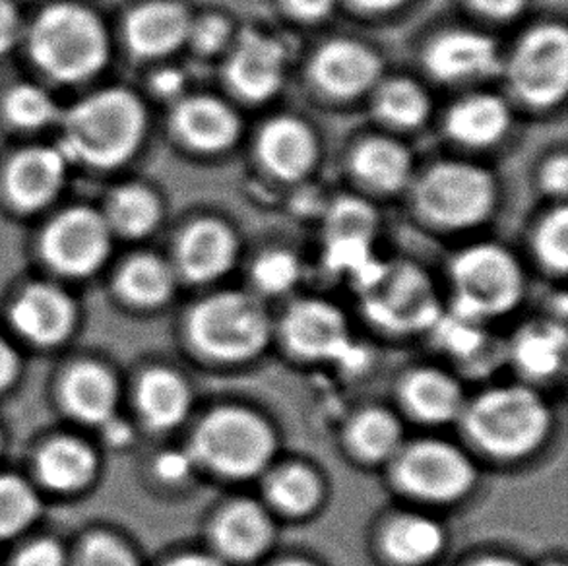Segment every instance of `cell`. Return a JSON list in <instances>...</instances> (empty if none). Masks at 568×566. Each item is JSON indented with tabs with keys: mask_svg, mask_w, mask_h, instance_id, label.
Here are the masks:
<instances>
[{
	"mask_svg": "<svg viewBox=\"0 0 568 566\" xmlns=\"http://www.w3.org/2000/svg\"><path fill=\"white\" fill-rule=\"evenodd\" d=\"M111 245L108 220L88 208L59 215L43 235L45 261L67 276H90L105 262Z\"/></svg>",
	"mask_w": 568,
	"mask_h": 566,
	"instance_id": "obj_11",
	"label": "cell"
},
{
	"mask_svg": "<svg viewBox=\"0 0 568 566\" xmlns=\"http://www.w3.org/2000/svg\"><path fill=\"white\" fill-rule=\"evenodd\" d=\"M454 309L487 321L507 313L523 297V272L513 254L497 245L466 249L453 264Z\"/></svg>",
	"mask_w": 568,
	"mask_h": 566,
	"instance_id": "obj_5",
	"label": "cell"
},
{
	"mask_svg": "<svg viewBox=\"0 0 568 566\" xmlns=\"http://www.w3.org/2000/svg\"><path fill=\"white\" fill-rule=\"evenodd\" d=\"M282 566H308L305 563H300V560H292V563H284Z\"/></svg>",
	"mask_w": 568,
	"mask_h": 566,
	"instance_id": "obj_56",
	"label": "cell"
},
{
	"mask_svg": "<svg viewBox=\"0 0 568 566\" xmlns=\"http://www.w3.org/2000/svg\"><path fill=\"white\" fill-rule=\"evenodd\" d=\"M510 115L499 98L489 93L458 101L446 119V131L462 144L489 145L507 132Z\"/></svg>",
	"mask_w": 568,
	"mask_h": 566,
	"instance_id": "obj_23",
	"label": "cell"
},
{
	"mask_svg": "<svg viewBox=\"0 0 568 566\" xmlns=\"http://www.w3.org/2000/svg\"><path fill=\"white\" fill-rule=\"evenodd\" d=\"M144 132L146 111L139 98L126 90H105L70 111L59 150L69 161L115 168L136 152Z\"/></svg>",
	"mask_w": 568,
	"mask_h": 566,
	"instance_id": "obj_1",
	"label": "cell"
},
{
	"mask_svg": "<svg viewBox=\"0 0 568 566\" xmlns=\"http://www.w3.org/2000/svg\"><path fill=\"white\" fill-rule=\"evenodd\" d=\"M541 183L547 191L557 196L567 194L568 189V160L567 155H557L551 161H547L546 169L541 173Z\"/></svg>",
	"mask_w": 568,
	"mask_h": 566,
	"instance_id": "obj_47",
	"label": "cell"
},
{
	"mask_svg": "<svg viewBox=\"0 0 568 566\" xmlns=\"http://www.w3.org/2000/svg\"><path fill=\"white\" fill-rule=\"evenodd\" d=\"M69 160L61 150L31 148L20 153L8 169V194L16 206L38 210L61 191Z\"/></svg>",
	"mask_w": 568,
	"mask_h": 566,
	"instance_id": "obj_16",
	"label": "cell"
},
{
	"mask_svg": "<svg viewBox=\"0 0 568 566\" xmlns=\"http://www.w3.org/2000/svg\"><path fill=\"white\" fill-rule=\"evenodd\" d=\"M160 218V200L155 199L154 192L139 184L119 189L109 202V228L123 233L126 237H142L152 233Z\"/></svg>",
	"mask_w": 568,
	"mask_h": 566,
	"instance_id": "obj_32",
	"label": "cell"
},
{
	"mask_svg": "<svg viewBox=\"0 0 568 566\" xmlns=\"http://www.w3.org/2000/svg\"><path fill=\"white\" fill-rule=\"evenodd\" d=\"M38 474L49 489L72 493L85 487L95 474L93 452L74 438H57L38 458Z\"/></svg>",
	"mask_w": 568,
	"mask_h": 566,
	"instance_id": "obj_26",
	"label": "cell"
},
{
	"mask_svg": "<svg viewBox=\"0 0 568 566\" xmlns=\"http://www.w3.org/2000/svg\"><path fill=\"white\" fill-rule=\"evenodd\" d=\"M262 163L284 181L307 175L318 155L315 134L295 117H277L270 121L258 139Z\"/></svg>",
	"mask_w": 568,
	"mask_h": 566,
	"instance_id": "obj_18",
	"label": "cell"
},
{
	"mask_svg": "<svg viewBox=\"0 0 568 566\" xmlns=\"http://www.w3.org/2000/svg\"><path fill=\"white\" fill-rule=\"evenodd\" d=\"M352 165L363 181L381 191L402 189L412 173V158L404 145L388 139L365 140L352 158Z\"/></svg>",
	"mask_w": 568,
	"mask_h": 566,
	"instance_id": "obj_28",
	"label": "cell"
},
{
	"mask_svg": "<svg viewBox=\"0 0 568 566\" xmlns=\"http://www.w3.org/2000/svg\"><path fill=\"white\" fill-rule=\"evenodd\" d=\"M396 477L415 497L453 501L471 487L474 467L450 444L422 443L402 456Z\"/></svg>",
	"mask_w": 568,
	"mask_h": 566,
	"instance_id": "obj_12",
	"label": "cell"
},
{
	"mask_svg": "<svg viewBox=\"0 0 568 566\" xmlns=\"http://www.w3.org/2000/svg\"><path fill=\"white\" fill-rule=\"evenodd\" d=\"M170 566H220V563L204 555H186L183 559L173 560Z\"/></svg>",
	"mask_w": 568,
	"mask_h": 566,
	"instance_id": "obj_53",
	"label": "cell"
},
{
	"mask_svg": "<svg viewBox=\"0 0 568 566\" xmlns=\"http://www.w3.org/2000/svg\"><path fill=\"white\" fill-rule=\"evenodd\" d=\"M191 336L200 352L215 360H246L268 342V316L251 295L220 293L192 313Z\"/></svg>",
	"mask_w": 568,
	"mask_h": 566,
	"instance_id": "obj_4",
	"label": "cell"
},
{
	"mask_svg": "<svg viewBox=\"0 0 568 566\" xmlns=\"http://www.w3.org/2000/svg\"><path fill=\"white\" fill-rule=\"evenodd\" d=\"M173 123L181 139L202 152H220L230 148L241 132L235 111L210 95H194L181 101Z\"/></svg>",
	"mask_w": 568,
	"mask_h": 566,
	"instance_id": "obj_21",
	"label": "cell"
},
{
	"mask_svg": "<svg viewBox=\"0 0 568 566\" xmlns=\"http://www.w3.org/2000/svg\"><path fill=\"white\" fill-rule=\"evenodd\" d=\"M80 566H136V560L113 537L93 536L85 542Z\"/></svg>",
	"mask_w": 568,
	"mask_h": 566,
	"instance_id": "obj_43",
	"label": "cell"
},
{
	"mask_svg": "<svg viewBox=\"0 0 568 566\" xmlns=\"http://www.w3.org/2000/svg\"><path fill=\"white\" fill-rule=\"evenodd\" d=\"M268 539V516L254 503L230 506L215 522V545L230 559H253L266 547Z\"/></svg>",
	"mask_w": 568,
	"mask_h": 566,
	"instance_id": "obj_24",
	"label": "cell"
},
{
	"mask_svg": "<svg viewBox=\"0 0 568 566\" xmlns=\"http://www.w3.org/2000/svg\"><path fill=\"white\" fill-rule=\"evenodd\" d=\"M139 407L150 427L165 431L185 420L191 407V394L183 378L175 373L154 368L140 381Z\"/></svg>",
	"mask_w": 568,
	"mask_h": 566,
	"instance_id": "obj_25",
	"label": "cell"
},
{
	"mask_svg": "<svg viewBox=\"0 0 568 566\" xmlns=\"http://www.w3.org/2000/svg\"><path fill=\"white\" fill-rule=\"evenodd\" d=\"M175 277L170 266L158 256L142 254L124 264L119 274V291L139 306L162 305L171 297Z\"/></svg>",
	"mask_w": 568,
	"mask_h": 566,
	"instance_id": "obj_31",
	"label": "cell"
},
{
	"mask_svg": "<svg viewBox=\"0 0 568 566\" xmlns=\"http://www.w3.org/2000/svg\"><path fill=\"white\" fill-rule=\"evenodd\" d=\"M363 311L371 321L398 334L433 329L440 305L425 272L409 264H386L383 276L363 291Z\"/></svg>",
	"mask_w": 568,
	"mask_h": 566,
	"instance_id": "obj_8",
	"label": "cell"
},
{
	"mask_svg": "<svg viewBox=\"0 0 568 566\" xmlns=\"http://www.w3.org/2000/svg\"><path fill=\"white\" fill-rule=\"evenodd\" d=\"M285 49L277 39L245 30L227 62V80L251 101L272 98L284 82Z\"/></svg>",
	"mask_w": 568,
	"mask_h": 566,
	"instance_id": "obj_13",
	"label": "cell"
},
{
	"mask_svg": "<svg viewBox=\"0 0 568 566\" xmlns=\"http://www.w3.org/2000/svg\"><path fill=\"white\" fill-rule=\"evenodd\" d=\"M378 218L375 208L365 200L344 196L332 204L326 220V239L362 237L373 239L377 231Z\"/></svg>",
	"mask_w": 568,
	"mask_h": 566,
	"instance_id": "obj_39",
	"label": "cell"
},
{
	"mask_svg": "<svg viewBox=\"0 0 568 566\" xmlns=\"http://www.w3.org/2000/svg\"><path fill=\"white\" fill-rule=\"evenodd\" d=\"M39 501L28 483L12 475L0 477V537L20 534L36 520Z\"/></svg>",
	"mask_w": 568,
	"mask_h": 566,
	"instance_id": "obj_37",
	"label": "cell"
},
{
	"mask_svg": "<svg viewBox=\"0 0 568 566\" xmlns=\"http://www.w3.org/2000/svg\"><path fill=\"white\" fill-rule=\"evenodd\" d=\"M189 39L200 53H217L230 41V22L222 16H206L196 23H192Z\"/></svg>",
	"mask_w": 568,
	"mask_h": 566,
	"instance_id": "obj_44",
	"label": "cell"
},
{
	"mask_svg": "<svg viewBox=\"0 0 568 566\" xmlns=\"http://www.w3.org/2000/svg\"><path fill=\"white\" fill-rule=\"evenodd\" d=\"M425 64L438 80L489 77L499 69L495 41L477 31H446L425 54Z\"/></svg>",
	"mask_w": 568,
	"mask_h": 566,
	"instance_id": "obj_15",
	"label": "cell"
},
{
	"mask_svg": "<svg viewBox=\"0 0 568 566\" xmlns=\"http://www.w3.org/2000/svg\"><path fill=\"white\" fill-rule=\"evenodd\" d=\"M445 545V534L437 522L425 516H404L392 524L384 547L402 565H422L433 559Z\"/></svg>",
	"mask_w": 568,
	"mask_h": 566,
	"instance_id": "obj_30",
	"label": "cell"
},
{
	"mask_svg": "<svg viewBox=\"0 0 568 566\" xmlns=\"http://www.w3.org/2000/svg\"><path fill=\"white\" fill-rule=\"evenodd\" d=\"M471 2L484 14L493 18H510L520 12L526 0H471Z\"/></svg>",
	"mask_w": 568,
	"mask_h": 566,
	"instance_id": "obj_50",
	"label": "cell"
},
{
	"mask_svg": "<svg viewBox=\"0 0 568 566\" xmlns=\"http://www.w3.org/2000/svg\"><path fill=\"white\" fill-rule=\"evenodd\" d=\"M433 330L443 350L456 357L471 360L484 350V321H477L456 309L450 314H440L433 324Z\"/></svg>",
	"mask_w": 568,
	"mask_h": 566,
	"instance_id": "obj_38",
	"label": "cell"
},
{
	"mask_svg": "<svg viewBox=\"0 0 568 566\" xmlns=\"http://www.w3.org/2000/svg\"><path fill=\"white\" fill-rule=\"evenodd\" d=\"M354 2L365 10H388V8L398 7L404 0H354Z\"/></svg>",
	"mask_w": 568,
	"mask_h": 566,
	"instance_id": "obj_54",
	"label": "cell"
},
{
	"mask_svg": "<svg viewBox=\"0 0 568 566\" xmlns=\"http://www.w3.org/2000/svg\"><path fill=\"white\" fill-rule=\"evenodd\" d=\"M14 566H67L61 545L51 539L28 545L16 559Z\"/></svg>",
	"mask_w": 568,
	"mask_h": 566,
	"instance_id": "obj_45",
	"label": "cell"
},
{
	"mask_svg": "<svg viewBox=\"0 0 568 566\" xmlns=\"http://www.w3.org/2000/svg\"><path fill=\"white\" fill-rule=\"evenodd\" d=\"M415 202L425 218L443 228H469L484 222L495 202L493 176L469 163H438L430 168L415 191Z\"/></svg>",
	"mask_w": 568,
	"mask_h": 566,
	"instance_id": "obj_6",
	"label": "cell"
},
{
	"mask_svg": "<svg viewBox=\"0 0 568 566\" xmlns=\"http://www.w3.org/2000/svg\"><path fill=\"white\" fill-rule=\"evenodd\" d=\"M430 103L422 85L406 78H394L378 90L377 113L398 127H417L429 113Z\"/></svg>",
	"mask_w": 568,
	"mask_h": 566,
	"instance_id": "obj_34",
	"label": "cell"
},
{
	"mask_svg": "<svg viewBox=\"0 0 568 566\" xmlns=\"http://www.w3.org/2000/svg\"><path fill=\"white\" fill-rule=\"evenodd\" d=\"M62 394L70 414L80 422L103 425L115 415V381L105 368L98 365H78L72 368Z\"/></svg>",
	"mask_w": 568,
	"mask_h": 566,
	"instance_id": "obj_22",
	"label": "cell"
},
{
	"mask_svg": "<svg viewBox=\"0 0 568 566\" xmlns=\"http://www.w3.org/2000/svg\"><path fill=\"white\" fill-rule=\"evenodd\" d=\"M18 373V360L12 347L0 337V391H4L14 381Z\"/></svg>",
	"mask_w": 568,
	"mask_h": 566,
	"instance_id": "obj_52",
	"label": "cell"
},
{
	"mask_svg": "<svg viewBox=\"0 0 568 566\" xmlns=\"http://www.w3.org/2000/svg\"><path fill=\"white\" fill-rule=\"evenodd\" d=\"M192 462H194V458L186 452H168V454L160 456L155 467H158L160 477L165 482H181V479H185L186 475L191 474Z\"/></svg>",
	"mask_w": 568,
	"mask_h": 566,
	"instance_id": "obj_46",
	"label": "cell"
},
{
	"mask_svg": "<svg viewBox=\"0 0 568 566\" xmlns=\"http://www.w3.org/2000/svg\"><path fill=\"white\" fill-rule=\"evenodd\" d=\"M536 253L547 269L565 274L568 266V210L557 208L539 223Z\"/></svg>",
	"mask_w": 568,
	"mask_h": 566,
	"instance_id": "obj_41",
	"label": "cell"
},
{
	"mask_svg": "<svg viewBox=\"0 0 568 566\" xmlns=\"http://www.w3.org/2000/svg\"><path fill=\"white\" fill-rule=\"evenodd\" d=\"M7 115L12 123L22 129H41L45 124L53 123L57 117L54 100L38 85H18L8 93Z\"/></svg>",
	"mask_w": 568,
	"mask_h": 566,
	"instance_id": "obj_40",
	"label": "cell"
},
{
	"mask_svg": "<svg viewBox=\"0 0 568 566\" xmlns=\"http://www.w3.org/2000/svg\"><path fill=\"white\" fill-rule=\"evenodd\" d=\"M510 80L516 93L531 105L559 103L568 88L567 30L547 23L528 31L516 47Z\"/></svg>",
	"mask_w": 568,
	"mask_h": 566,
	"instance_id": "obj_9",
	"label": "cell"
},
{
	"mask_svg": "<svg viewBox=\"0 0 568 566\" xmlns=\"http://www.w3.org/2000/svg\"><path fill=\"white\" fill-rule=\"evenodd\" d=\"M284 336L293 352L311 360L336 361L349 371L363 367L367 361L349 336L344 314L323 301H303L293 306L285 316Z\"/></svg>",
	"mask_w": 568,
	"mask_h": 566,
	"instance_id": "obj_10",
	"label": "cell"
},
{
	"mask_svg": "<svg viewBox=\"0 0 568 566\" xmlns=\"http://www.w3.org/2000/svg\"><path fill=\"white\" fill-rule=\"evenodd\" d=\"M474 566H516L515 563H510V560L505 559H484L479 560L477 565Z\"/></svg>",
	"mask_w": 568,
	"mask_h": 566,
	"instance_id": "obj_55",
	"label": "cell"
},
{
	"mask_svg": "<svg viewBox=\"0 0 568 566\" xmlns=\"http://www.w3.org/2000/svg\"><path fill=\"white\" fill-rule=\"evenodd\" d=\"M183 84H185V78H183V74H181L179 70L173 69L160 70V72L155 74L154 80H152L155 93L165 95V98L181 92Z\"/></svg>",
	"mask_w": 568,
	"mask_h": 566,
	"instance_id": "obj_51",
	"label": "cell"
},
{
	"mask_svg": "<svg viewBox=\"0 0 568 566\" xmlns=\"http://www.w3.org/2000/svg\"><path fill=\"white\" fill-rule=\"evenodd\" d=\"M349 443L365 459L386 458L398 446V423L383 410H367L352 423Z\"/></svg>",
	"mask_w": 568,
	"mask_h": 566,
	"instance_id": "obj_35",
	"label": "cell"
},
{
	"mask_svg": "<svg viewBox=\"0 0 568 566\" xmlns=\"http://www.w3.org/2000/svg\"><path fill=\"white\" fill-rule=\"evenodd\" d=\"M268 497L284 513L303 514L316 505L321 489L308 469L287 466L270 479Z\"/></svg>",
	"mask_w": 568,
	"mask_h": 566,
	"instance_id": "obj_36",
	"label": "cell"
},
{
	"mask_svg": "<svg viewBox=\"0 0 568 566\" xmlns=\"http://www.w3.org/2000/svg\"><path fill=\"white\" fill-rule=\"evenodd\" d=\"M12 324L33 344H59L72 330L74 306L53 285H31L12 306Z\"/></svg>",
	"mask_w": 568,
	"mask_h": 566,
	"instance_id": "obj_17",
	"label": "cell"
},
{
	"mask_svg": "<svg viewBox=\"0 0 568 566\" xmlns=\"http://www.w3.org/2000/svg\"><path fill=\"white\" fill-rule=\"evenodd\" d=\"M567 353V332L557 324L530 326L516 337L513 355L526 375L546 378L562 367Z\"/></svg>",
	"mask_w": 568,
	"mask_h": 566,
	"instance_id": "obj_29",
	"label": "cell"
},
{
	"mask_svg": "<svg viewBox=\"0 0 568 566\" xmlns=\"http://www.w3.org/2000/svg\"><path fill=\"white\" fill-rule=\"evenodd\" d=\"M191 16L173 0H154L136 8L126 22V39L140 57H162L183 46L191 33Z\"/></svg>",
	"mask_w": 568,
	"mask_h": 566,
	"instance_id": "obj_19",
	"label": "cell"
},
{
	"mask_svg": "<svg viewBox=\"0 0 568 566\" xmlns=\"http://www.w3.org/2000/svg\"><path fill=\"white\" fill-rule=\"evenodd\" d=\"M300 276V261L287 251H270L254 262V283L266 293H284L292 290Z\"/></svg>",
	"mask_w": 568,
	"mask_h": 566,
	"instance_id": "obj_42",
	"label": "cell"
},
{
	"mask_svg": "<svg viewBox=\"0 0 568 566\" xmlns=\"http://www.w3.org/2000/svg\"><path fill=\"white\" fill-rule=\"evenodd\" d=\"M549 415L539 396L526 388L485 392L466 414V427L484 451L499 458H518L546 435Z\"/></svg>",
	"mask_w": 568,
	"mask_h": 566,
	"instance_id": "obj_3",
	"label": "cell"
},
{
	"mask_svg": "<svg viewBox=\"0 0 568 566\" xmlns=\"http://www.w3.org/2000/svg\"><path fill=\"white\" fill-rule=\"evenodd\" d=\"M409 412L423 422L445 423L460 414L462 394L453 378L437 371H419L404 386Z\"/></svg>",
	"mask_w": 568,
	"mask_h": 566,
	"instance_id": "obj_27",
	"label": "cell"
},
{
	"mask_svg": "<svg viewBox=\"0 0 568 566\" xmlns=\"http://www.w3.org/2000/svg\"><path fill=\"white\" fill-rule=\"evenodd\" d=\"M311 72L324 92L355 98L377 82L381 61L369 47L352 39H334L318 49Z\"/></svg>",
	"mask_w": 568,
	"mask_h": 566,
	"instance_id": "obj_14",
	"label": "cell"
},
{
	"mask_svg": "<svg viewBox=\"0 0 568 566\" xmlns=\"http://www.w3.org/2000/svg\"><path fill=\"white\" fill-rule=\"evenodd\" d=\"M30 47L33 61L61 82L92 77L108 59V36L98 16L74 4H57L39 16Z\"/></svg>",
	"mask_w": 568,
	"mask_h": 566,
	"instance_id": "obj_2",
	"label": "cell"
},
{
	"mask_svg": "<svg viewBox=\"0 0 568 566\" xmlns=\"http://www.w3.org/2000/svg\"><path fill=\"white\" fill-rule=\"evenodd\" d=\"M274 451V438L264 423L241 410H220L200 425L194 456L217 474L251 477L262 472Z\"/></svg>",
	"mask_w": 568,
	"mask_h": 566,
	"instance_id": "obj_7",
	"label": "cell"
},
{
	"mask_svg": "<svg viewBox=\"0 0 568 566\" xmlns=\"http://www.w3.org/2000/svg\"><path fill=\"white\" fill-rule=\"evenodd\" d=\"M324 264L336 274H347L357 290H369L383 276L386 264L373 253V239L334 237L326 239Z\"/></svg>",
	"mask_w": 568,
	"mask_h": 566,
	"instance_id": "obj_33",
	"label": "cell"
},
{
	"mask_svg": "<svg viewBox=\"0 0 568 566\" xmlns=\"http://www.w3.org/2000/svg\"><path fill=\"white\" fill-rule=\"evenodd\" d=\"M179 264L192 282H210L231 269L237 256V239L225 223L199 220L179 241Z\"/></svg>",
	"mask_w": 568,
	"mask_h": 566,
	"instance_id": "obj_20",
	"label": "cell"
},
{
	"mask_svg": "<svg viewBox=\"0 0 568 566\" xmlns=\"http://www.w3.org/2000/svg\"><path fill=\"white\" fill-rule=\"evenodd\" d=\"M334 2L336 0H285V7L303 20H321L331 14Z\"/></svg>",
	"mask_w": 568,
	"mask_h": 566,
	"instance_id": "obj_49",
	"label": "cell"
},
{
	"mask_svg": "<svg viewBox=\"0 0 568 566\" xmlns=\"http://www.w3.org/2000/svg\"><path fill=\"white\" fill-rule=\"evenodd\" d=\"M20 31L16 8L8 0H0V53H7L14 46Z\"/></svg>",
	"mask_w": 568,
	"mask_h": 566,
	"instance_id": "obj_48",
	"label": "cell"
}]
</instances>
